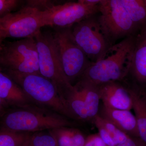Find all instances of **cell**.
<instances>
[{"mask_svg":"<svg viewBox=\"0 0 146 146\" xmlns=\"http://www.w3.org/2000/svg\"><path fill=\"white\" fill-rule=\"evenodd\" d=\"M135 35L127 36L111 46L99 60L92 62L79 80L97 86L125 80L132 61Z\"/></svg>","mask_w":146,"mask_h":146,"instance_id":"obj_1","label":"cell"},{"mask_svg":"<svg viewBox=\"0 0 146 146\" xmlns=\"http://www.w3.org/2000/svg\"><path fill=\"white\" fill-rule=\"evenodd\" d=\"M1 117V128L14 131L33 133L75 124L69 118L36 105L9 110Z\"/></svg>","mask_w":146,"mask_h":146,"instance_id":"obj_2","label":"cell"},{"mask_svg":"<svg viewBox=\"0 0 146 146\" xmlns=\"http://www.w3.org/2000/svg\"><path fill=\"white\" fill-rule=\"evenodd\" d=\"M1 70L6 73L22 87L34 104L72 119L56 87L41 74Z\"/></svg>","mask_w":146,"mask_h":146,"instance_id":"obj_3","label":"cell"},{"mask_svg":"<svg viewBox=\"0 0 146 146\" xmlns=\"http://www.w3.org/2000/svg\"><path fill=\"white\" fill-rule=\"evenodd\" d=\"M1 70L39 73V55L34 37L0 42Z\"/></svg>","mask_w":146,"mask_h":146,"instance_id":"obj_4","label":"cell"},{"mask_svg":"<svg viewBox=\"0 0 146 146\" xmlns=\"http://www.w3.org/2000/svg\"><path fill=\"white\" fill-rule=\"evenodd\" d=\"M34 38L39 55V72L54 84L62 99L73 85L63 70L53 32L40 31Z\"/></svg>","mask_w":146,"mask_h":146,"instance_id":"obj_5","label":"cell"},{"mask_svg":"<svg viewBox=\"0 0 146 146\" xmlns=\"http://www.w3.org/2000/svg\"><path fill=\"white\" fill-rule=\"evenodd\" d=\"M54 37L63 70L70 83L78 81L92 62L76 43L71 28H54Z\"/></svg>","mask_w":146,"mask_h":146,"instance_id":"obj_6","label":"cell"},{"mask_svg":"<svg viewBox=\"0 0 146 146\" xmlns=\"http://www.w3.org/2000/svg\"><path fill=\"white\" fill-rule=\"evenodd\" d=\"M98 12L100 23L112 45L138 31L120 0H102Z\"/></svg>","mask_w":146,"mask_h":146,"instance_id":"obj_7","label":"cell"},{"mask_svg":"<svg viewBox=\"0 0 146 146\" xmlns=\"http://www.w3.org/2000/svg\"><path fill=\"white\" fill-rule=\"evenodd\" d=\"M92 15L71 27L76 43L92 62H96L112 46L99 20Z\"/></svg>","mask_w":146,"mask_h":146,"instance_id":"obj_8","label":"cell"},{"mask_svg":"<svg viewBox=\"0 0 146 146\" xmlns=\"http://www.w3.org/2000/svg\"><path fill=\"white\" fill-rule=\"evenodd\" d=\"M44 27L41 11L25 7L0 17V42L7 38L34 37Z\"/></svg>","mask_w":146,"mask_h":146,"instance_id":"obj_9","label":"cell"},{"mask_svg":"<svg viewBox=\"0 0 146 146\" xmlns=\"http://www.w3.org/2000/svg\"><path fill=\"white\" fill-rule=\"evenodd\" d=\"M98 12V5H89L78 1L55 5L41 11V15L44 26L67 28Z\"/></svg>","mask_w":146,"mask_h":146,"instance_id":"obj_10","label":"cell"},{"mask_svg":"<svg viewBox=\"0 0 146 146\" xmlns=\"http://www.w3.org/2000/svg\"><path fill=\"white\" fill-rule=\"evenodd\" d=\"M35 105L19 84L3 71L0 72L1 116L9 110Z\"/></svg>","mask_w":146,"mask_h":146,"instance_id":"obj_11","label":"cell"},{"mask_svg":"<svg viewBox=\"0 0 146 146\" xmlns=\"http://www.w3.org/2000/svg\"><path fill=\"white\" fill-rule=\"evenodd\" d=\"M105 106L112 109L131 110L132 99L124 81H111L97 86Z\"/></svg>","mask_w":146,"mask_h":146,"instance_id":"obj_12","label":"cell"},{"mask_svg":"<svg viewBox=\"0 0 146 146\" xmlns=\"http://www.w3.org/2000/svg\"><path fill=\"white\" fill-rule=\"evenodd\" d=\"M126 79L138 86L146 87V26L135 35L132 61Z\"/></svg>","mask_w":146,"mask_h":146,"instance_id":"obj_13","label":"cell"},{"mask_svg":"<svg viewBox=\"0 0 146 146\" xmlns=\"http://www.w3.org/2000/svg\"><path fill=\"white\" fill-rule=\"evenodd\" d=\"M98 115L131 137L140 138L138 122L130 110L112 109L100 105Z\"/></svg>","mask_w":146,"mask_h":146,"instance_id":"obj_14","label":"cell"},{"mask_svg":"<svg viewBox=\"0 0 146 146\" xmlns=\"http://www.w3.org/2000/svg\"><path fill=\"white\" fill-rule=\"evenodd\" d=\"M133 104V109L138 122L140 138L146 144V89L124 80Z\"/></svg>","mask_w":146,"mask_h":146,"instance_id":"obj_15","label":"cell"},{"mask_svg":"<svg viewBox=\"0 0 146 146\" xmlns=\"http://www.w3.org/2000/svg\"><path fill=\"white\" fill-rule=\"evenodd\" d=\"M85 103L89 120L92 121L98 115L100 98L98 86L80 80L74 84Z\"/></svg>","mask_w":146,"mask_h":146,"instance_id":"obj_16","label":"cell"},{"mask_svg":"<svg viewBox=\"0 0 146 146\" xmlns=\"http://www.w3.org/2000/svg\"><path fill=\"white\" fill-rule=\"evenodd\" d=\"M54 136L58 146H84L86 137L79 129L63 126L49 130Z\"/></svg>","mask_w":146,"mask_h":146,"instance_id":"obj_17","label":"cell"},{"mask_svg":"<svg viewBox=\"0 0 146 146\" xmlns=\"http://www.w3.org/2000/svg\"><path fill=\"white\" fill-rule=\"evenodd\" d=\"M138 31L146 26V3L144 0H120Z\"/></svg>","mask_w":146,"mask_h":146,"instance_id":"obj_18","label":"cell"},{"mask_svg":"<svg viewBox=\"0 0 146 146\" xmlns=\"http://www.w3.org/2000/svg\"><path fill=\"white\" fill-rule=\"evenodd\" d=\"M32 133L1 128L0 146H26Z\"/></svg>","mask_w":146,"mask_h":146,"instance_id":"obj_19","label":"cell"},{"mask_svg":"<svg viewBox=\"0 0 146 146\" xmlns=\"http://www.w3.org/2000/svg\"><path fill=\"white\" fill-rule=\"evenodd\" d=\"M92 121L95 125L100 126L107 131L118 145L124 143L131 137L120 130L112 123L102 118L98 115L94 118Z\"/></svg>","mask_w":146,"mask_h":146,"instance_id":"obj_20","label":"cell"},{"mask_svg":"<svg viewBox=\"0 0 146 146\" xmlns=\"http://www.w3.org/2000/svg\"><path fill=\"white\" fill-rule=\"evenodd\" d=\"M26 146H58L54 136L50 130L32 133Z\"/></svg>","mask_w":146,"mask_h":146,"instance_id":"obj_21","label":"cell"},{"mask_svg":"<svg viewBox=\"0 0 146 146\" xmlns=\"http://www.w3.org/2000/svg\"><path fill=\"white\" fill-rule=\"evenodd\" d=\"M26 6L36 9L40 11H44L55 5L56 0H26Z\"/></svg>","mask_w":146,"mask_h":146,"instance_id":"obj_22","label":"cell"},{"mask_svg":"<svg viewBox=\"0 0 146 146\" xmlns=\"http://www.w3.org/2000/svg\"><path fill=\"white\" fill-rule=\"evenodd\" d=\"M19 3V0H0V17L12 12Z\"/></svg>","mask_w":146,"mask_h":146,"instance_id":"obj_23","label":"cell"},{"mask_svg":"<svg viewBox=\"0 0 146 146\" xmlns=\"http://www.w3.org/2000/svg\"><path fill=\"white\" fill-rule=\"evenodd\" d=\"M98 133L103 141L107 146H116L118 145L107 131L100 125H96Z\"/></svg>","mask_w":146,"mask_h":146,"instance_id":"obj_24","label":"cell"},{"mask_svg":"<svg viewBox=\"0 0 146 146\" xmlns=\"http://www.w3.org/2000/svg\"><path fill=\"white\" fill-rule=\"evenodd\" d=\"M84 146H107L98 133L89 135L86 137Z\"/></svg>","mask_w":146,"mask_h":146,"instance_id":"obj_25","label":"cell"},{"mask_svg":"<svg viewBox=\"0 0 146 146\" xmlns=\"http://www.w3.org/2000/svg\"><path fill=\"white\" fill-rule=\"evenodd\" d=\"M116 146H146V144L140 138L130 137L125 142Z\"/></svg>","mask_w":146,"mask_h":146,"instance_id":"obj_26","label":"cell"},{"mask_svg":"<svg viewBox=\"0 0 146 146\" xmlns=\"http://www.w3.org/2000/svg\"><path fill=\"white\" fill-rule=\"evenodd\" d=\"M102 0H78L79 2L89 5H98Z\"/></svg>","mask_w":146,"mask_h":146,"instance_id":"obj_27","label":"cell"},{"mask_svg":"<svg viewBox=\"0 0 146 146\" xmlns=\"http://www.w3.org/2000/svg\"><path fill=\"white\" fill-rule=\"evenodd\" d=\"M144 1H145V2L146 3V0H144Z\"/></svg>","mask_w":146,"mask_h":146,"instance_id":"obj_28","label":"cell"},{"mask_svg":"<svg viewBox=\"0 0 146 146\" xmlns=\"http://www.w3.org/2000/svg\"><path fill=\"white\" fill-rule=\"evenodd\" d=\"M145 88V89H146V87H145V88Z\"/></svg>","mask_w":146,"mask_h":146,"instance_id":"obj_29","label":"cell"}]
</instances>
